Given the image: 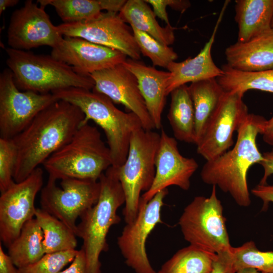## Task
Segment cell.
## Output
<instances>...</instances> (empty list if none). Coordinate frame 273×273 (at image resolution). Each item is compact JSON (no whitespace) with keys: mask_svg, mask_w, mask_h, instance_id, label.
Returning a JSON list of instances; mask_svg holds the SVG:
<instances>
[{"mask_svg":"<svg viewBox=\"0 0 273 273\" xmlns=\"http://www.w3.org/2000/svg\"><path fill=\"white\" fill-rule=\"evenodd\" d=\"M84 117L79 108L60 100L39 113L23 130L12 139L17 152L14 181L18 183L26 178L67 144Z\"/></svg>","mask_w":273,"mask_h":273,"instance_id":"6da1fadb","label":"cell"},{"mask_svg":"<svg viewBox=\"0 0 273 273\" xmlns=\"http://www.w3.org/2000/svg\"><path fill=\"white\" fill-rule=\"evenodd\" d=\"M265 120L262 116L249 114L237 131L234 147L215 159L206 161L200 172L204 183L217 186L229 194L241 207L251 204L247 174L252 165L263 160L256 138L261 134Z\"/></svg>","mask_w":273,"mask_h":273,"instance_id":"7a4b0ae2","label":"cell"},{"mask_svg":"<svg viewBox=\"0 0 273 273\" xmlns=\"http://www.w3.org/2000/svg\"><path fill=\"white\" fill-rule=\"evenodd\" d=\"M58 100L68 102L79 108L85 117L82 124L94 121L105 132L112 165L118 167L126 160L132 134L142 126L133 112H124L112 100L94 90L68 87L52 93Z\"/></svg>","mask_w":273,"mask_h":273,"instance_id":"3957f363","label":"cell"},{"mask_svg":"<svg viewBox=\"0 0 273 273\" xmlns=\"http://www.w3.org/2000/svg\"><path fill=\"white\" fill-rule=\"evenodd\" d=\"M49 177L99 180L112 165L110 151L97 127L81 124L71 139L43 163Z\"/></svg>","mask_w":273,"mask_h":273,"instance_id":"277c9868","label":"cell"},{"mask_svg":"<svg viewBox=\"0 0 273 273\" xmlns=\"http://www.w3.org/2000/svg\"><path fill=\"white\" fill-rule=\"evenodd\" d=\"M101 190L98 202L80 217L77 237L82 239L88 273H101L100 256L108 250L107 236L110 228L120 222L118 209L125 202L117 167L111 166L99 179Z\"/></svg>","mask_w":273,"mask_h":273,"instance_id":"5b68a950","label":"cell"},{"mask_svg":"<svg viewBox=\"0 0 273 273\" xmlns=\"http://www.w3.org/2000/svg\"><path fill=\"white\" fill-rule=\"evenodd\" d=\"M6 64L18 88L40 94L68 87L92 90L95 86L89 76L77 73L73 68L50 55L36 54L8 48Z\"/></svg>","mask_w":273,"mask_h":273,"instance_id":"8992f818","label":"cell"},{"mask_svg":"<svg viewBox=\"0 0 273 273\" xmlns=\"http://www.w3.org/2000/svg\"><path fill=\"white\" fill-rule=\"evenodd\" d=\"M160 134L141 128L131 135L126 160L117 167L125 197L123 215L126 223L137 216L141 193L151 187L155 175V157Z\"/></svg>","mask_w":273,"mask_h":273,"instance_id":"52a82bcc","label":"cell"},{"mask_svg":"<svg viewBox=\"0 0 273 273\" xmlns=\"http://www.w3.org/2000/svg\"><path fill=\"white\" fill-rule=\"evenodd\" d=\"M213 186L210 195L196 196L185 208L178 224L186 241L214 254L229 251L230 244L223 206Z\"/></svg>","mask_w":273,"mask_h":273,"instance_id":"ba28073f","label":"cell"},{"mask_svg":"<svg viewBox=\"0 0 273 273\" xmlns=\"http://www.w3.org/2000/svg\"><path fill=\"white\" fill-rule=\"evenodd\" d=\"M49 177L40 194L41 209L71 229L77 236L78 218L98 202L101 190L99 180Z\"/></svg>","mask_w":273,"mask_h":273,"instance_id":"9c48e42d","label":"cell"},{"mask_svg":"<svg viewBox=\"0 0 273 273\" xmlns=\"http://www.w3.org/2000/svg\"><path fill=\"white\" fill-rule=\"evenodd\" d=\"M58 100L52 94L21 91L8 68L0 75V138L12 139L46 108Z\"/></svg>","mask_w":273,"mask_h":273,"instance_id":"30bf717a","label":"cell"},{"mask_svg":"<svg viewBox=\"0 0 273 273\" xmlns=\"http://www.w3.org/2000/svg\"><path fill=\"white\" fill-rule=\"evenodd\" d=\"M167 189L158 192L149 201L140 198L134 220L126 223L118 238L117 245L126 265L135 273H158L147 256L146 243L155 226L162 222L161 211Z\"/></svg>","mask_w":273,"mask_h":273,"instance_id":"8fae6325","label":"cell"},{"mask_svg":"<svg viewBox=\"0 0 273 273\" xmlns=\"http://www.w3.org/2000/svg\"><path fill=\"white\" fill-rule=\"evenodd\" d=\"M243 96L238 92H225L209 120L196 144L197 153L206 161L219 157L233 146L234 132L249 114Z\"/></svg>","mask_w":273,"mask_h":273,"instance_id":"7c38bea8","label":"cell"},{"mask_svg":"<svg viewBox=\"0 0 273 273\" xmlns=\"http://www.w3.org/2000/svg\"><path fill=\"white\" fill-rule=\"evenodd\" d=\"M43 171L36 168L23 180L15 182L0 197V238L8 248L28 220L34 218V203L43 183Z\"/></svg>","mask_w":273,"mask_h":273,"instance_id":"4fadbf2b","label":"cell"},{"mask_svg":"<svg viewBox=\"0 0 273 273\" xmlns=\"http://www.w3.org/2000/svg\"><path fill=\"white\" fill-rule=\"evenodd\" d=\"M57 27L63 36L82 38L95 43L118 50L129 58L139 60L141 53L131 27L118 13L102 12L96 19L62 23Z\"/></svg>","mask_w":273,"mask_h":273,"instance_id":"5bb4252c","label":"cell"},{"mask_svg":"<svg viewBox=\"0 0 273 273\" xmlns=\"http://www.w3.org/2000/svg\"><path fill=\"white\" fill-rule=\"evenodd\" d=\"M44 8L27 0L12 14L8 29V43L12 49L28 50L41 46L56 47L63 38Z\"/></svg>","mask_w":273,"mask_h":273,"instance_id":"9a60e30c","label":"cell"},{"mask_svg":"<svg viewBox=\"0 0 273 273\" xmlns=\"http://www.w3.org/2000/svg\"><path fill=\"white\" fill-rule=\"evenodd\" d=\"M95 82L93 90L125 106L140 119L146 130L155 128L134 75L122 64L89 75Z\"/></svg>","mask_w":273,"mask_h":273,"instance_id":"2e32d148","label":"cell"},{"mask_svg":"<svg viewBox=\"0 0 273 273\" xmlns=\"http://www.w3.org/2000/svg\"><path fill=\"white\" fill-rule=\"evenodd\" d=\"M155 175L150 189L141 198L149 201L158 192L171 186L187 191L191 178L198 168L195 159L187 158L179 152L175 138L162 129L155 157Z\"/></svg>","mask_w":273,"mask_h":273,"instance_id":"e0dca14e","label":"cell"},{"mask_svg":"<svg viewBox=\"0 0 273 273\" xmlns=\"http://www.w3.org/2000/svg\"><path fill=\"white\" fill-rule=\"evenodd\" d=\"M51 55L71 66L78 74L92 73L123 64L127 56L122 52L77 37L63 36L52 48Z\"/></svg>","mask_w":273,"mask_h":273,"instance_id":"ac0fdd59","label":"cell"},{"mask_svg":"<svg viewBox=\"0 0 273 273\" xmlns=\"http://www.w3.org/2000/svg\"><path fill=\"white\" fill-rule=\"evenodd\" d=\"M228 3V1L225 2L211 36L200 52L193 58L179 62L173 61L167 66L166 69L170 72V76L166 85V96L175 88L188 82L217 78L223 74L221 68L218 67L213 61L211 49Z\"/></svg>","mask_w":273,"mask_h":273,"instance_id":"d6986e66","label":"cell"},{"mask_svg":"<svg viewBox=\"0 0 273 273\" xmlns=\"http://www.w3.org/2000/svg\"><path fill=\"white\" fill-rule=\"evenodd\" d=\"M136 78L139 89L156 129L162 125V114L166 104V88L170 76L164 71L144 62L130 58L122 64Z\"/></svg>","mask_w":273,"mask_h":273,"instance_id":"ffe728a7","label":"cell"},{"mask_svg":"<svg viewBox=\"0 0 273 273\" xmlns=\"http://www.w3.org/2000/svg\"><path fill=\"white\" fill-rule=\"evenodd\" d=\"M227 65L252 72L273 69V28L245 42H236L225 51Z\"/></svg>","mask_w":273,"mask_h":273,"instance_id":"44dd1931","label":"cell"},{"mask_svg":"<svg viewBox=\"0 0 273 273\" xmlns=\"http://www.w3.org/2000/svg\"><path fill=\"white\" fill-rule=\"evenodd\" d=\"M238 41L245 42L271 28L273 0H237Z\"/></svg>","mask_w":273,"mask_h":273,"instance_id":"7402d4cb","label":"cell"},{"mask_svg":"<svg viewBox=\"0 0 273 273\" xmlns=\"http://www.w3.org/2000/svg\"><path fill=\"white\" fill-rule=\"evenodd\" d=\"M188 88L195 111L196 145L225 92L216 78L192 82Z\"/></svg>","mask_w":273,"mask_h":273,"instance_id":"603a6c76","label":"cell"},{"mask_svg":"<svg viewBox=\"0 0 273 273\" xmlns=\"http://www.w3.org/2000/svg\"><path fill=\"white\" fill-rule=\"evenodd\" d=\"M118 14L130 27L149 34L161 43L168 46L173 43L176 28L171 25L160 26L153 10L145 1H127Z\"/></svg>","mask_w":273,"mask_h":273,"instance_id":"cb8c5ba5","label":"cell"},{"mask_svg":"<svg viewBox=\"0 0 273 273\" xmlns=\"http://www.w3.org/2000/svg\"><path fill=\"white\" fill-rule=\"evenodd\" d=\"M167 118L175 138L196 144L195 118L193 102L186 84L173 89Z\"/></svg>","mask_w":273,"mask_h":273,"instance_id":"d4e9b609","label":"cell"},{"mask_svg":"<svg viewBox=\"0 0 273 273\" xmlns=\"http://www.w3.org/2000/svg\"><path fill=\"white\" fill-rule=\"evenodd\" d=\"M43 241V232L36 218L27 221L8 248V254L15 266L20 268L40 259L46 254Z\"/></svg>","mask_w":273,"mask_h":273,"instance_id":"484cf974","label":"cell"},{"mask_svg":"<svg viewBox=\"0 0 273 273\" xmlns=\"http://www.w3.org/2000/svg\"><path fill=\"white\" fill-rule=\"evenodd\" d=\"M223 74L216 78L225 92L244 95L249 89L273 93V69L247 72L236 70L227 64L222 66Z\"/></svg>","mask_w":273,"mask_h":273,"instance_id":"4316f807","label":"cell"},{"mask_svg":"<svg viewBox=\"0 0 273 273\" xmlns=\"http://www.w3.org/2000/svg\"><path fill=\"white\" fill-rule=\"evenodd\" d=\"M34 217L43 232L46 254L75 249L77 236L63 222L41 208H36Z\"/></svg>","mask_w":273,"mask_h":273,"instance_id":"83f0119b","label":"cell"},{"mask_svg":"<svg viewBox=\"0 0 273 273\" xmlns=\"http://www.w3.org/2000/svg\"><path fill=\"white\" fill-rule=\"evenodd\" d=\"M214 254L190 245L177 251L158 273H211Z\"/></svg>","mask_w":273,"mask_h":273,"instance_id":"f1b7e54d","label":"cell"},{"mask_svg":"<svg viewBox=\"0 0 273 273\" xmlns=\"http://www.w3.org/2000/svg\"><path fill=\"white\" fill-rule=\"evenodd\" d=\"M37 3L44 8L53 6L64 23L93 20L102 13L98 0H38Z\"/></svg>","mask_w":273,"mask_h":273,"instance_id":"f546056e","label":"cell"},{"mask_svg":"<svg viewBox=\"0 0 273 273\" xmlns=\"http://www.w3.org/2000/svg\"><path fill=\"white\" fill-rule=\"evenodd\" d=\"M234 265L236 271L245 267H252L264 273H273V251H262L255 243L250 241L242 245L232 247Z\"/></svg>","mask_w":273,"mask_h":273,"instance_id":"4dcf8cb0","label":"cell"},{"mask_svg":"<svg viewBox=\"0 0 273 273\" xmlns=\"http://www.w3.org/2000/svg\"><path fill=\"white\" fill-rule=\"evenodd\" d=\"M131 28L141 54L148 57L153 66L167 68L170 63L177 59V54L172 48L161 43L143 31Z\"/></svg>","mask_w":273,"mask_h":273,"instance_id":"1f68e13d","label":"cell"},{"mask_svg":"<svg viewBox=\"0 0 273 273\" xmlns=\"http://www.w3.org/2000/svg\"><path fill=\"white\" fill-rule=\"evenodd\" d=\"M78 252L73 249L46 253L36 262L18 268L19 273H59L72 261Z\"/></svg>","mask_w":273,"mask_h":273,"instance_id":"d6a6232c","label":"cell"},{"mask_svg":"<svg viewBox=\"0 0 273 273\" xmlns=\"http://www.w3.org/2000/svg\"><path fill=\"white\" fill-rule=\"evenodd\" d=\"M17 152L12 139L0 138V191L7 190L15 181L13 174Z\"/></svg>","mask_w":273,"mask_h":273,"instance_id":"836d02e7","label":"cell"},{"mask_svg":"<svg viewBox=\"0 0 273 273\" xmlns=\"http://www.w3.org/2000/svg\"><path fill=\"white\" fill-rule=\"evenodd\" d=\"M234 258L231 250L216 254L211 273H236Z\"/></svg>","mask_w":273,"mask_h":273,"instance_id":"e575fe53","label":"cell"},{"mask_svg":"<svg viewBox=\"0 0 273 273\" xmlns=\"http://www.w3.org/2000/svg\"><path fill=\"white\" fill-rule=\"evenodd\" d=\"M251 193L263 202L262 211L267 210L269 203H273V185L258 184L251 191Z\"/></svg>","mask_w":273,"mask_h":273,"instance_id":"d590c367","label":"cell"},{"mask_svg":"<svg viewBox=\"0 0 273 273\" xmlns=\"http://www.w3.org/2000/svg\"><path fill=\"white\" fill-rule=\"evenodd\" d=\"M59 273H88L86 258L83 249L78 250L70 265Z\"/></svg>","mask_w":273,"mask_h":273,"instance_id":"8d00e7d4","label":"cell"},{"mask_svg":"<svg viewBox=\"0 0 273 273\" xmlns=\"http://www.w3.org/2000/svg\"><path fill=\"white\" fill-rule=\"evenodd\" d=\"M147 4H150L156 17L164 21L166 25H171L166 12L167 0H146Z\"/></svg>","mask_w":273,"mask_h":273,"instance_id":"74e56055","label":"cell"},{"mask_svg":"<svg viewBox=\"0 0 273 273\" xmlns=\"http://www.w3.org/2000/svg\"><path fill=\"white\" fill-rule=\"evenodd\" d=\"M263 160L259 163L264 170V174L259 184H266L269 176L273 174V149L262 153Z\"/></svg>","mask_w":273,"mask_h":273,"instance_id":"f35d334b","label":"cell"},{"mask_svg":"<svg viewBox=\"0 0 273 273\" xmlns=\"http://www.w3.org/2000/svg\"><path fill=\"white\" fill-rule=\"evenodd\" d=\"M0 273H19L18 268L15 266L8 254L3 250L0 244Z\"/></svg>","mask_w":273,"mask_h":273,"instance_id":"ab89813d","label":"cell"},{"mask_svg":"<svg viewBox=\"0 0 273 273\" xmlns=\"http://www.w3.org/2000/svg\"><path fill=\"white\" fill-rule=\"evenodd\" d=\"M102 10L107 12L119 13L127 1L125 0H98Z\"/></svg>","mask_w":273,"mask_h":273,"instance_id":"60d3db41","label":"cell"},{"mask_svg":"<svg viewBox=\"0 0 273 273\" xmlns=\"http://www.w3.org/2000/svg\"><path fill=\"white\" fill-rule=\"evenodd\" d=\"M261 134L264 142L273 146V115L264 122Z\"/></svg>","mask_w":273,"mask_h":273,"instance_id":"b9f144b4","label":"cell"},{"mask_svg":"<svg viewBox=\"0 0 273 273\" xmlns=\"http://www.w3.org/2000/svg\"><path fill=\"white\" fill-rule=\"evenodd\" d=\"M19 2L18 0H0V14L7 8L16 5Z\"/></svg>","mask_w":273,"mask_h":273,"instance_id":"7bdbcfd3","label":"cell"},{"mask_svg":"<svg viewBox=\"0 0 273 273\" xmlns=\"http://www.w3.org/2000/svg\"><path fill=\"white\" fill-rule=\"evenodd\" d=\"M236 273H264L252 267H245L239 269Z\"/></svg>","mask_w":273,"mask_h":273,"instance_id":"ee69618b","label":"cell"},{"mask_svg":"<svg viewBox=\"0 0 273 273\" xmlns=\"http://www.w3.org/2000/svg\"><path fill=\"white\" fill-rule=\"evenodd\" d=\"M271 27L273 28V18L272 19L271 23Z\"/></svg>","mask_w":273,"mask_h":273,"instance_id":"f6af8a7d","label":"cell"}]
</instances>
